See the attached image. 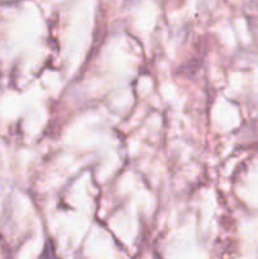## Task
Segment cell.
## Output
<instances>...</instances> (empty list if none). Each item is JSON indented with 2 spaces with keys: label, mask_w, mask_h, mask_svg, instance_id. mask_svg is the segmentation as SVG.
Instances as JSON below:
<instances>
[{
  "label": "cell",
  "mask_w": 258,
  "mask_h": 259,
  "mask_svg": "<svg viewBox=\"0 0 258 259\" xmlns=\"http://www.w3.org/2000/svg\"><path fill=\"white\" fill-rule=\"evenodd\" d=\"M39 259H60L57 253H56L55 247H53V243L51 242V239H48L47 242H46L45 249H43Z\"/></svg>",
  "instance_id": "6da1fadb"
}]
</instances>
